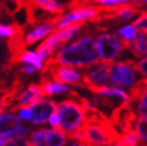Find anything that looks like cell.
Segmentation results:
<instances>
[{"label": "cell", "mask_w": 147, "mask_h": 146, "mask_svg": "<svg viewBox=\"0 0 147 146\" xmlns=\"http://www.w3.org/2000/svg\"><path fill=\"white\" fill-rule=\"evenodd\" d=\"M99 61L96 48V41L91 35L77 36L73 40L63 43L54 53V62L76 68H86L90 65Z\"/></svg>", "instance_id": "obj_1"}, {"label": "cell", "mask_w": 147, "mask_h": 146, "mask_svg": "<svg viewBox=\"0 0 147 146\" xmlns=\"http://www.w3.org/2000/svg\"><path fill=\"white\" fill-rule=\"evenodd\" d=\"M55 112L60 119L59 128L67 135L80 130L87 121V112L83 105V102L78 99L66 98L56 103Z\"/></svg>", "instance_id": "obj_2"}, {"label": "cell", "mask_w": 147, "mask_h": 146, "mask_svg": "<svg viewBox=\"0 0 147 146\" xmlns=\"http://www.w3.org/2000/svg\"><path fill=\"white\" fill-rule=\"evenodd\" d=\"M80 138L89 146H103L115 141L117 138L116 130L109 126L104 120H87L86 123L78 132L71 134Z\"/></svg>", "instance_id": "obj_3"}, {"label": "cell", "mask_w": 147, "mask_h": 146, "mask_svg": "<svg viewBox=\"0 0 147 146\" xmlns=\"http://www.w3.org/2000/svg\"><path fill=\"white\" fill-rule=\"evenodd\" d=\"M142 79L131 61L116 60L109 64V83L111 85L133 91L141 85Z\"/></svg>", "instance_id": "obj_4"}, {"label": "cell", "mask_w": 147, "mask_h": 146, "mask_svg": "<svg viewBox=\"0 0 147 146\" xmlns=\"http://www.w3.org/2000/svg\"><path fill=\"white\" fill-rule=\"evenodd\" d=\"M82 30H83L82 24H72L62 29H55L49 36H47L42 42H40V46L36 50L38 52L42 59L47 62L63 43L77 37L82 32Z\"/></svg>", "instance_id": "obj_5"}, {"label": "cell", "mask_w": 147, "mask_h": 146, "mask_svg": "<svg viewBox=\"0 0 147 146\" xmlns=\"http://www.w3.org/2000/svg\"><path fill=\"white\" fill-rule=\"evenodd\" d=\"M96 41V48L99 55V60L105 62H113L119 60L122 53L124 52V43L120 40V37L114 32H102L97 37H94Z\"/></svg>", "instance_id": "obj_6"}, {"label": "cell", "mask_w": 147, "mask_h": 146, "mask_svg": "<svg viewBox=\"0 0 147 146\" xmlns=\"http://www.w3.org/2000/svg\"><path fill=\"white\" fill-rule=\"evenodd\" d=\"M68 135L60 128H36L30 130L28 139L30 146H65Z\"/></svg>", "instance_id": "obj_7"}, {"label": "cell", "mask_w": 147, "mask_h": 146, "mask_svg": "<svg viewBox=\"0 0 147 146\" xmlns=\"http://www.w3.org/2000/svg\"><path fill=\"white\" fill-rule=\"evenodd\" d=\"M97 16H98V9L96 6L92 5L79 6L61 14L54 22V26L55 29H62L72 24H82L84 22L94 19Z\"/></svg>", "instance_id": "obj_8"}, {"label": "cell", "mask_w": 147, "mask_h": 146, "mask_svg": "<svg viewBox=\"0 0 147 146\" xmlns=\"http://www.w3.org/2000/svg\"><path fill=\"white\" fill-rule=\"evenodd\" d=\"M83 83L91 90L109 85V62L99 60L86 67L83 73Z\"/></svg>", "instance_id": "obj_9"}, {"label": "cell", "mask_w": 147, "mask_h": 146, "mask_svg": "<svg viewBox=\"0 0 147 146\" xmlns=\"http://www.w3.org/2000/svg\"><path fill=\"white\" fill-rule=\"evenodd\" d=\"M32 107V118L30 123L32 126H45L48 118L55 112L56 102L50 99V97H41L37 102L31 105Z\"/></svg>", "instance_id": "obj_10"}, {"label": "cell", "mask_w": 147, "mask_h": 146, "mask_svg": "<svg viewBox=\"0 0 147 146\" xmlns=\"http://www.w3.org/2000/svg\"><path fill=\"white\" fill-rule=\"evenodd\" d=\"M23 126L22 122L14 112H9V110H0V137L1 138H7L17 135L19 129Z\"/></svg>", "instance_id": "obj_11"}, {"label": "cell", "mask_w": 147, "mask_h": 146, "mask_svg": "<svg viewBox=\"0 0 147 146\" xmlns=\"http://www.w3.org/2000/svg\"><path fill=\"white\" fill-rule=\"evenodd\" d=\"M55 30L53 22H41V23L34 25L23 35V42L26 46H32L36 43H40L49 36Z\"/></svg>", "instance_id": "obj_12"}, {"label": "cell", "mask_w": 147, "mask_h": 146, "mask_svg": "<svg viewBox=\"0 0 147 146\" xmlns=\"http://www.w3.org/2000/svg\"><path fill=\"white\" fill-rule=\"evenodd\" d=\"M53 78L68 85H78L83 83V72L72 66L56 65L53 70Z\"/></svg>", "instance_id": "obj_13"}, {"label": "cell", "mask_w": 147, "mask_h": 146, "mask_svg": "<svg viewBox=\"0 0 147 146\" xmlns=\"http://www.w3.org/2000/svg\"><path fill=\"white\" fill-rule=\"evenodd\" d=\"M92 91L100 98H117L126 104L131 101V95L127 90H124L119 86L111 85V84L97 87V89H93Z\"/></svg>", "instance_id": "obj_14"}, {"label": "cell", "mask_w": 147, "mask_h": 146, "mask_svg": "<svg viewBox=\"0 0 147 146\" xmlns=\"http://www.w3.org/2000/svg\"><path fill=\"white\" fill-rule=\"evenodd\" d=\"M41 89L45 97H55V96H61V95L72 92V89L68 84H65L54 78L50 80H46L41 85Z\"/></svg>", "instance_id": "obj_15"}, {"label": "cell", "mask_w": 147, "mask_h": 146, "mask_svg": "<svg viewBox=\"0 0 147 146\" xmlns=\"http://www.w3.org/2000/svg\"><path fill=\"white\" fill-rule=\"evenodd\" d=\"M41 97H43L41 85L32 84V85H29L26 89L22 91L16 98V101L18 105H32Z\"/></svg>", "instance_id": "obj_16"}, {"label": "cell", "mask_w": 147, "mask_h": 146, "mask_svg": "<svg viewBox=\"0 0 147 146\" xmlns=\"http://www.w3.org/2000/svg\"><path fill=\"white\" fill-rule=\"evenodd\" d=\"M19 61L22 64L31 65V66H34L37 71L43 70L45 66H46V61L41 57V55L38 54L37 50H34V49L24 50V52L22 53L20 56H19Z\"/></svg>", "instance_id": "obj_17"}, {"label": "cell", "mask_w": 147, "mask_h": 146, "mask_svg": "<svg viewBox=\"0 0 147 146\" xmlns=\"http://www.w3.org/2000/svg\"><path fill=\"white\" fill-rule=\"evenodd\" d=\"M129 49L135 55L144 57L147 54V34L146 31H139L136 37L129 43Z\"/></svg>", "instance_id": "obj_18"}, {"label": "cell", "mask_w": 147, "mask_h": 146, "mask_svg": "<svg viewBox=\"0 0 147 146\" xmlns=\"http://www.w3.org/2000/svg\"><path fill=\"white\" fill-rule=\"evenodd\" d=\"M138 14H139L138 10L134 6H131L130 4L117 7V10L115 12L116 18L121 22H123V23H131V22L136 18Z\"/></svg>", "instance_id": "obj_19"}, {"label": "cell", "mask_w": 147, "mask_h": 146, "mask_svg": "<svg viewBox=\"0 0 147 146\" xmlns=\"http://www.w3.org/2000/svg\"><path fill=\"white\" fill-rule=\"evenodd\" d=\"M138 30L135 29V26L131 23H124L123 25H121L117 29L116 35L120 37V40L124 43V45H129V43L133 41L136 35H138Z\"/></svg>", "instance_id": "obj_20"}, {"label": "cell", "mask_w": 147, "mask_h": 146, "mask_svg": "<svg viewBox=\"0 0 147 146\" xmlns=\"http://www.w3.org/2000/svg\"><path fill=\"white\" fill-rule=\"evenodd\" d=\"M34 4L48 13H59L63 9V4L59 0H32Z\"/></svg>", "instance_id": "obj_21"}, {"label": "cell", "mask_w": 147, "mask_h": 146, "mask_svg": "<svg viewBox=\"0 0 147 146\" xmlns=\"http://www.w3.org/2000/svg\"><path fill=\"white\" fill-rule=\"evenodd\" d=\"M136 115H138V118L147 119V91H146V87L144 89V86L140 89V91H139Z\"/></svg>", "instance_id": "obj_22"}, {"label": "cell", "mask_w": 147, "mask_h": 146, "mask_svg": "<svg viewBox=\"0 0 147 146\" xmlns=\"http://www.w3.org/2000/svg\"><path fill=\"white\" fill-rule=\"evenodd\" d=\"M117 140L120 141L122 146H139V144H140V140H139L134 129L126 130L121 137L117 138Z\"/></svg>", "instance_id": "obj_23"}, {"label": "cell", "mask_w": 147, "mask_h": 146, "mask_svg": "<svg viewBox=\"0 0 147 146\" xmlns=\"http://www.w3.org/2000/svg\"><path fill=\"white\" fill-rule=\"evenodd\" d=\"M147 119L146 118H139L138 121L135 122L134 132L136 133L140 143H146L147 140Z\"/></svg>", "instance_id": "obj_24"}, {"label": "cell", "mask_w": 147, "mask_h": 146, "mask_svg": "<svg viewBox=\"0 0 147 146\" xmlns=\"http://www.w3.org/2000/svg\"><path fill=\"white\" fill-rule=\"evenodd\" d=\"M16 113L17 118L23 122V123H28L30 122L31 118H32V107L31 105H18L16 108Z\"/></svg>", "instance_id": "obj_25"}, {"label": "cell", "mask_w": 147, "mask_h": 146, "mask_svg": "<svg viewBox=\"0 0 147 146\" xmlns=\"http://www.w3.org/2000/svg\"><path fill=\"white\" fill-rule=\"evenodd\" d=\"M17 35V28L12 25V24H5V23H0V36L1 40H11L13 37H16Z\"/></svg>", "instance_id": "obj_26"}, {"label": "cell", "mask_w": 147, "mask_h": 146, "mask_svg": "<svg viewBox=\"0 0 147 146\" xmlns=\"http://www.w3.org/2000/svg\"><path fill=\"white\" fill-rule=\"evenodd\" d=\"M96 1L99 6L108 9H117L120 6L131 4V0H96Z\"/></svg>", "instance_id": "obj_27"}, {"label": "cell", "mask_w": 147, "mask_h": 146, "mask_svg": "<svg viewBox=\"0 0 147 146\" xmlns=\"http://www.w3.org/2000/svg\"><path fill=\"white\" fill-rule=\"evenodd\" d=\"M4 146H30V143H29V139L25 137L13 135L7 138Z\"/></svg>", "instance_id": "obj_28"}, {"label": "cell", "mask_w": 147, "mask_h": 146, "mask_svg": "<svg viewBox=\"0 0 147 146\" xmlns=\"http://www.w3.org/2000/svg\"><path fill=\"white\" fill-rule=\"evenodd\" d=\"M131 24L135 26L138 31H146L147 30V16L146 13H139L136 18L131 22Z\"/></svg>", "instance_id": "obj_29"}, {"label": "cell", "mask_w": 147, "mask_h": 146, "mask_svg": "<svg viewBox=\"0 0 147 146\" xmlns=\"http://www.w3.org/2000/svg\"><path fill=\"white\" fill-rule=\"evenodd\" d=\"M135 67L139 72V74H140L142 78H146V76H147V59H146V56L141 57V59L138 61Z\"/></svg>", "instance_id": "obj_30"}, {"label": "cell", "mask_w": 147, "mask_h": 146, "mask_svg": "<svg viewBox=\"0 0 147 146\" xmlns=\"http://www.w3.org/2000/svg\"><path fill=\"white\" fill-rule=\"evenodd\" d=\"M65 146H89L87 144H85L80 138L78 137H72V135H68L67 138V141H66Z\"/></svg>", "instance_id": "obj_31"}, {"label": "cell", "mask_w": 147, "mask_h": 146, "mask_svg": "<svg viewBox=\"0 0 147 146\" xmlns=\"http://www.w3.org/2000/svg\"><path fill=\"white\" fill-rule=\"evenodd\" d=\"M47 123L49 125V127H51V128H59V125H60V119H59V115H57L56 112H54L53 114L49 116Z\"/></svg>", "instance_id": "obj_32"}, {"label": "cell", "mask_w": 147, "mask_h": 146, "mask_svg": "<svg viewBox=\"0 0 147 146\" xmlns=\"http://www.w3.org/2000/svg\"><path fill=\"white\" fill-rule=\"evenodd\" d=\"M22 72H23L24 74H26V76H32V74H35V73L37 72V70H36L34 66H31V65L23 64V66H22Z\"/></svg>", "instance_id": "obj_33"}, {"label": "cell", "mask_w": 147, "mask_h": 146, "mask_svg": "<svg viewBox=\"0 0 147 146\" xmlns=\"http://www.w3.org/2000/svg\"><path fill=\"white\" fill-rule=\"evenodd\" d=\"M30 128H29L28 126H25L24 123H23V126H22V128L19 129V132H18V134L17 135H20V137H25V138H28L29 137V134H30Z\"/></svg>", "instance_id": "obj_34"}, {"label": "cell", "mask_w": 147, "mask_h": 146, "mask_svg": "<svg viewBox=\"0 0 147 146\" xmlns=\"http://www.w3.org/2000/svg\"><path fill=\"white\" fill-rule=\"evenodd\" d=\"M131 3H135V4H146L147 0H131Z\"/></svg>", "instance_id": "obj_35"}, {"label": "cell", "mask_w": 147, "mask_h": 146, "mask_svg": "<svg viewBox=\"0 0 147 146\" xmlns=\"http://www.w3.org/2000/svg\"><path fill=\"white\" fill-rule=\"evenodd\" d=\"M5 141H6V139H5V138H1V137H0V146H4Z\"/></svg>", "instance_id": "obj_36"}, {"label": "cell", "mask_w": 147, "mask_h": 146, "mask_svg": "<svg viewBox=\"0 0 147 146\" xmlns=\"http://www.w3.org/2000/svg\"><path fill=\"white\" fill-rule=\"evenodd\" d=\"M9 1H11V3H13V4H18V3L22 1V0H9Z\"/></svg>", "instance_id": "obj_37"}]
</instances>
